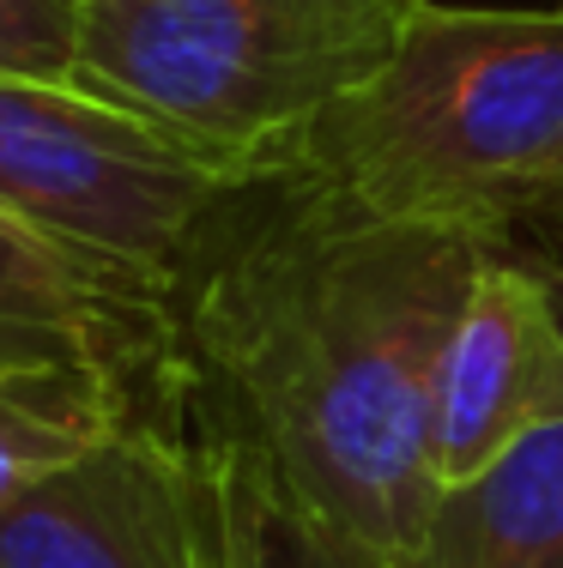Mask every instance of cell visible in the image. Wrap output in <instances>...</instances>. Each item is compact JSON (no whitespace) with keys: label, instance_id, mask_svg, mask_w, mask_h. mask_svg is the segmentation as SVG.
<instances>
[{"label":"cell","instance_id":"obj_3","mask_svg":"<svg viewBox=\"0 0 563 568\" xmlns=\"http://www.w3.org/2000/svg\"><path fill=\"white\" fill-rule=\"evenodd\" d=\"M424 0H86L73 79L285 170L388 67Z\"/></svg>","mask_w":563,"mask_h":568},{"label":"cell","instance_id":"obj_1","mask_svg":"<svg viewBox=\"0 0 563 568\" xmlns=\"http://www.w3.org/2000/svg\"><path fill=\"white\" fill-rule=\"evenodd\" d=\"M503 242L370 219L273 175L182 284L177 369L358 538L406 562L442 478L431 394L449 327Z\"/></svg>","mask_w":563,"mask_h":568},{"label":"cell","instance_id":"obj_5","mask_svg":"<svg viewBox=\"0 0 563 568\" xmlns=\"http://www.w3.org/2000/svg\"><path fill=\"white\" fill-rule=\"evenodd\" d=\"M0 568H231L212 429L140 399L0 508Z\"/></svg>","mask_w":563,"mask_h":568},{"label":"cell","instance_id":"obj_8","mask_svg":"<svg viewBox=\"0 0 563 568\" xmlns=\"http://www.w3.org/2000/svg\"><path fill=\"white\" fill-rule=\"evenodd\" d=\"M400 568H563V417L442 484Z\"/></svg>","mask_w":563,"mask_h":568},{"label":"cell","instance_id":"obj_9","mask_svg":"<svg viewBox=\"0 0 563 568\" xmlns=\"http://www.w3.org/2000/svg\"><path fill=\"white\" fill-rule=\"evenodd\" d=\"M212 454H219L224 484L231 568H400V557L358 538L303 484H291L254 442L212 429Z\"/></svg>","mask_w":563,"mask_h":568},{"label":"cell","instance_id":"obj_2","mask_svg":"<svg viewBox=\"0 0 563 568\" xmlns=\"http://www.w3.org/2000/svg\"><path fill=\"white\" fill-rule=\"evenodd\" d=\"M285 175L370 219L509 242L563 182V12H412L375 79L291 145Z\"/></svg>","mask_w":563,"mask_h":568},{"label":"cell","instance_id":"obj_6","mask_svg":"<svg viewBox=\"0 0 563 568\" xmlns=\"http://www.w3.org/2000/svg\"><path fill=\"white\" fill-rule=\"evenodd\" d=\"M563 417V273L491 254L449 327L431 394V459L442 484Z\"/></svg>","mask_w":563,"mask_h":568},{"label":"cell","instance_id":"obj_12","mask_svg":"<svg viewBox=\"0 0 563 568\" xmlns=\"http://www.w3.org/2000/svg\"><path fill=\"white\" fill-rule=\"evenodd\" d=\"M527 224H533V230H545L552 242H563V182L540 200V206H533V219H527Z\"/></svg>","mask_w":563,"mask_h":568},{"label":"cell","instance_id":"obj_7","mask_svg":"<svg viewBox=\"0 0 563 568\" xmlns=\"http://www.w3.org/2000/svg\"><path fill=\"white\" fill-rule=\"evenodd\" d=\"M182 351V296L0 212V375L103 369L164 382Z\"/></svg>","mask_w":563,"mask_h":568},{"label":"cell","instance_id":"obj_11","mask_svg":"<svg viewBox=\"0 0 563 568\" xmlns=\"http://www.w3.org/2000/svg\"><path fill=\"white\" fill-rule=\"evenodd\" d=\"M86 0H0V73L73 79Z\"/></svg>","mask_w":563,"mask_h":568},{"label":"cell","instance_id":"obj_10","mask_svg":"<svg viewBox=\"0 0 563 568\" xmlns=\"http://www.w3.org/2000/svg\"><path fill=\"white\" fill-rule=\"evenodd\" d=\"M145 399V382L103 369H24L0 375V508L56 471L61 459L86 454Z\"/></svg>","mask_w":563,"mask_h":568},{"label":"cell","instance_id":"obj_4","mask_svg":"<svg viewBox=\"0 0 563 568\" xmlns=\"http://www.w3.org/2000/svg\"><path fill=\"white\" fill-rule=\"evenodd\" d=\"M273 175L79 79L0 73V212L170 296Z\"/></svg>","mask_w":563,"mask_h":568}]
</instances>
